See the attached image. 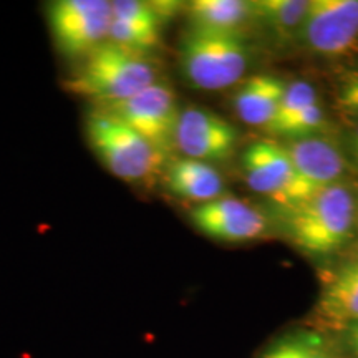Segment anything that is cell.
<instances>
[{"label": "cell", "mask_w": 358, "mask_h": 358, "mask_svg": "<svg viewBox=\"0 0 358 358\" xmlns=\"http://www.w3.org/2000/svg\"><path fill=\"white\" fill-rule=\"evenodd\" d=\"M353 50H357V52H358V43L355 45V48H353Z\"/></svg>", "instance_id": "23"}, {"label": "cell", "mask_w": 358, "mask_h": 358, "mask_svg": "<svg viewBox=\"0 0 358 358\" xmlns=\"http://www.w3.org/2000/svg\"><path fill=\"white\" fill-rule=\"evenodd\" d=\"M164 182L173 196L198 203V206L221 198L224 189L222 176L211 163L191 158H179L169 163Z\"/></svg>", "instance_id": "13"}, {"label": "cell", "mask_w": 358, "mask_h": 358, "mask_svg": "<svg viewBox=\"0 0 358 358\" xmlns=\"http://www.w3.org/2000/svg\"><path fill=\"white\" fill-rule=\"evenodd\" d=\"M345 338L353 357L358 358V322H353V324L345 327Z\"/></svg>", "instance_id": "22"}, {"label": "cell", "mask_w": 358, "mask_h": 358, "mask_svg": "<svg viewBox=\"0 0 358 358\" xmlns=\"http://www.w3.org/2000/svg\"><path fill=\"white\" fill-rule=\"evenodd\" d=\"M261 358H335V355L317 337L290 335L268 347Z\"/></svg>", "instance_id": "19"}, {"label": "cell", "mask_w": 358, "mask_h": 358, "mask_svg": "<svg viewBox=\"0 0 358 358\" xmlns=\"http://www.w3.org/2000/svg\"><path fill=\"white\" fill-rule=\"evenodd\" d=\"M159 69L151 55H143L106 42L77 62L64 88L87 98L93 106L128 100L158 82Z\"/></svg>", "instance_id": "1"}, {"label": "cell", "mask_w": 358, "mask_h": 358, "mask_svg": "<svg viewBox=\"0 0 358 358\" xmlns=\"http://www.w3.org/2000/svg\"><path fill=\"white\" fill-rule=\"evenodd\" d=\"M337 103L347 113H358V71L340 85Z\"/></svg>", "instance_id": "21"}, {"label": "cell", "mask_w": 358, "mask_h": 358, "mask_svg": "<svg viewBox=\"0 0 358 358\" xmlns=\"http://www.w3.org/2000/svg\"><path fill=\"white\" fill-rule=\"evenodd\" d=\"M131 127L138 134L166 156L174 148L179 110L176 93L166 83L156 82L128 100L98 106Z\"/></svg>", "instance_id": "7"}, {"label": "cell", "mask_w": 358, "mask_h": 358, "mask_svg": "<svg viewBox=\"0 0 358 358\" xmlns=\"http://www.w3.org/2000/svg\"><path fill=\"white\" fill-rule=\"evenodd\" d=\"M301 40L320 55H342L358 43V0H308Z\"/></svg>", "instance_id": "8"}, {"label": "cell", "mask_w": 358, "mask_h": 358, "mask_svg": "<svg viewBox=\"0 0 358 358\" xmlns=\"http://www.w3.org/2000/svg\"><path fill=\"white\" fill-rule=\"evenodd\" d=\"M308 10V0H259L252 2V15L280 42L301 38Z\"/></svg>", "instance_id": "17"}, {"label": "cell", "mask_w": 358, "mask_h": 358, "mask_svg": "<svg viewBox=\"0 0 358 358\" xmlns=\"http://www.w3.org/2000/svg\"><path fill=\"white\" fill-rule=\"evenodd\" d=\"M163 20L155 2H140V0L111 2L108 42L131 52L150 55L161 45Z\"/></svg>", "instance_id": "11"}, {"label": "cell", "mask_w": 358, "mask_h": 358, "mask_svg": "<svg viewBox=\"0 0 358 358\" xmlns=\"http://www.w3.org/2000/svg\"><path fill=\"white\" fill-rule=\"evenodd\" d=\"M249 64V45L241 34L191 27L179 43V65L198 90L217 92L239 82Z\"/></svg>", "instance_id": "3"}, {"label": "cell", "mask_w": 358, "mask_h": 358, "mask_svg": "<svg viewBox=\"0 0 358 358\" xmlns=\"http://www.w3.org/2000/svg\"><path fill=\"white\" fill-rule=\"evenodd\" d=\"M85 133L103 166L131 185H150L166 158L118 116L98 106L87 113Z\"/></svg>", "instance_id": "2"}, {"label": "cell", "mask_w": 358, "mask_h": 358, "mask_svg": "<svg viewBox=\"0 0 358 358\" xmlns=\"http://www.w3.org/2000/svg\"><path fill=\"white\" fill-rule=\"evenodd\" d=\"M243 164L249 187L290 211L319 192L299 174L285 148L274 141H259L249 146Z\"/></svg>", "instance_id": "6"}, {"label": "cell", "mask_w": 358, "mask_h": 358, "mask_svg": "<svg viewBox=\"0 0 358 358\" xmlns=\"http://www.w3.org/2000/svg\"><path fill=\"white\" fill-rule=\"evenodd\" d=\"M191 221L203 234L224 243L257 239L267 229V221L261 213L232 196H221L196 206L191 211Z\"/></svg>", "instance_id": "10"}, {"label": "cell", "mask_w": 358, "mask_h": 358, "mask_svg": "<svg viewBox=\"0 0 358 358\" xmlns=\"http://www.w3.org/2000/svg\"><path fill=\"white\" fill-rule=\"evenodd\" d=\"M48 22L57 50L70 60L80 62L108 42L111 2L58 0L48 7Z\"/></svg>", "instance_id": "5"}, {"label": "cell", "mask_w": 358, "mask_h": 358, "mask_svg": "<svg viewBox=\"0 0 358 358\" xmlns=\"http://www.w3.org/2000/svg\"><path fill=\"white\" fill-rule=\"evenodd\" d=\"M295 169L315 191L337 185L345 161L332 141L320 136H306L284 146Z\"/></svg>", "instance_id": "12"}, {"label": "cell", "mask_w": 358, "mask_h": 358, "mask_svg": "<svg viewBox=\"0 0 358 358\" xmlns=\"http://www.w3.org/2000/svg\"><path fill=\"white\" fill-rule=\"evenodd\" d=\"M313 103H317V93L310 83H289L280 100L279 110H277L274 120H272L266 129L275 134L277 129L284 127L285 123H289L290 120L295 118L299 113H302L303 110H307Z\"/></svg>", "instance_id": "18"}, {"label": "cell", "mask_w": 358, "mask_h": 358, "mask_svg": "<svg viewBox=\"0 0 358 358\" xmlns=\"http://www.w3.org/2000/svg\"><path fill=\"white\" fill-rule=\"evenodd\" d=\"M191 27L213 32L241 34L252 17V2L244 0H194L187 6Z\"/></svg>", "instance_id": "16"}, {"label": "cell", "mask_w": 358, "mask_h": 358, "mask_svg": "<svg viewBox=\"0 0 358 358\" xmlns=\"http://www.w3.org/2000/svg\"><path fill=\"white\" fill-rule=\"evenodd\" d=\"M239 133L231 123L211 110L189 106L179 111L174 148L185 158L204 161H224L236 151Z\"/></svg>", "instance_id": "9"}, {"label": "cell", "mask_w": 358, "mask_h": 358, "mask_svg": "<svg viewBox=\"0 0 358 358\" xmlns=\"http://www.w3.org/2000/svg\"><path fill=\"white\" fill-rule=\"evenodd\" d=\"M287 83L274 75H254L241 85L232 98L237 116L252 127L267 128L279 110Z\"/></svg>", "instance_id": "14"}, {"label": "cell", "mask_w": 358, "mask_h": 358, "mask_svg": "<svg viewBox=\"0 0 358 358\" xmlns=\"http://www.w3.org/2000/svg\"><path fill=\"white\" fill-rule=\"evenodd\" d=\"M355 201L342 185L325 187L292 209L289 231L294 243L308 254H329L350 236Z\"/></svg>", "instance_id": "4"}, {"label": "cell", "mask_w": 358, "mask_h": 358, "mask_svg": "<svg viewBox=\"0 0 358 358\" xmlns=\"http://www.w3.org/2000/svg\"><path fill=\"white\" fill-rule=\"evenodd\" d=\"M319 312L330 324L358 322V261L340 267L325 284L319 297Z\"/></svg>", "instance_id": "15"}, {"label": "cell", "mask_w": 358, "mask_h": 358, "mask_svg": "<svg viewBox=\"0 0 358 358\" xmlns=\"http://www.w3.org/2000/svg\"><path fill=\"white\" fill-rule=\"evenodd\" d=\"M324 118V110H322L319 101H317L308 106L307 110H303L302 113H299L295 118L290 120L289 123H285L284 127L277 129L275 134H279V136L294 138V140H297V138L312 136L317 129L322 128Z\"/></svg>", "instance_id": "20"}]
</instances>
